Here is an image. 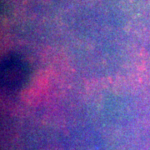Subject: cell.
I'll use <instances>...</instances> for the list:
<instances>
[{
    "instance_id": "1",
    "label": "cell",
    "mask_w": 150,
    "mask_h": 150,
    "mask_svg": "<svg viewBox=\"0 0 150 150\" xmlns=\"http://www.w3.org/2000/svg\"><path fill=\"white\" fill-rule=\"evenodd\" d=\"M29 76V69L24 60L17 54L5 56L1 64V83L5 91L20 90Z\"/></svg>"
}]
</instances>
